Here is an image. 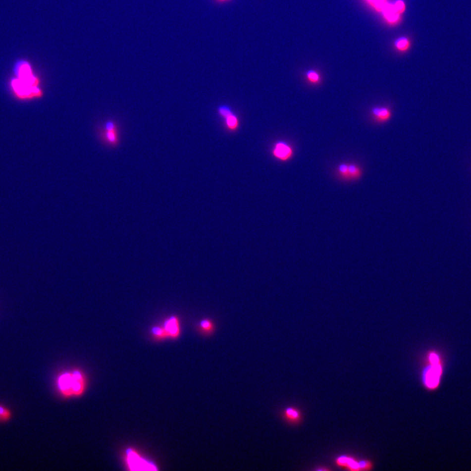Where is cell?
I'll return each mask as SVG.
<instances>
[{
    "label": "cell",
    "instance_id": "cell-1",
    "mask_svg": "<svg viewBox=\"0 0 471 471\" xmlns=\"http://www.w3.org/2000/svg\"><path fill=\"white\" fill-rule=\"evenodd\" d=\"M58 387L65 395H78L83 390V377L78 371H75L73 374L64 373L58 379Z\"/></svg>",
    "mask_w": 471,
    "mask_h": 471
},
{
    "label": "cell",
    "instance_id": "cell-2",
    "mask_svg": "<svg viewBox=\"0 0 471 471\" xmlns=\"http://www.w3.org/2000/svg\"><path fill=\"white\" fill-rule=\"evenodd\" d=\"M218 113L225 120L226 127L230 132H236L239 128V119L231 109L226 105H219L217 109Z\"/></svg>",
    "mask_w": 471,
    "mask_h": 471
},
{
    "label": "cell",
    "instance_id": "cell-3",
    "mask_svg": "<svg viewBox=\"0 0 471 471\" xmlns=\"http://www.w3.org/2000/svg\"><path fill=\"white\" fill-rule=\"evenodd\" d=\"M127 463L131 470H157L152 463L143 460L136 452L129 450L127 452Z\"/></svg>",
    "mask_w": 471,
    "mask_h": 471
},
{
    "label": "cell",
    "instance_id": "cell-4",
    "mask_svg": "<svg viewBox=\"0 0 471 471\" xmlns=\"http://www.w3.org/2000/svg\"><path fill=\"white\" fill-rule=\"evenodd\" d=\"M166 337L177 338L181 333L180 321L176 315L166 318L162 326Z\"/></svg>",
    "mask_w": 471,
    "mask_h": 471
},
{
    "label": "cell",
    "instance_id": "cell-5",
    "mask_svg": "<svg viewBox=\"0 0 471 471\" xmlns=\"http://www.w3.org/2000/svg\"><path fill=\"white\" fill-rule=\"evenodd\" d=\"M293 154L294 153L293 148L286 142L282 141L277 142L272 151L273 157L282 162H286L292 158Z\"/></svg>",
    "mask_w": 471,
    "mask_h": 471
},
{
    "label": "cell",
    "instance_id": "cell-6",
    "mask_svg": "<svg viewBox=\"0 0 471 471\" xmlns=\"http://www.w3.org/2000/svg\"><path fill=\"white\" fill-rule=\"evenodd\" d=\"M103 136L104 140L112 146H116L119 142L117 128L113 122H109L105 124Z\"/></svg>",
    "mask_w": 471,
    "mask_h": 471
},
{
    "label": "cell",
    "instance_id": "cell-7",
    "mask_svg": "<svg viewBox=\"0 0 471 471\" xmlns=\"http://www.w3.org/2000/svg\"><path fill=\"white\" fill-rule=\"evenodd\" d=\"M441 368L438 364L433 365L431 368L428 369L425 375V383L427 387L433 388L438 385L439 382Z\"/></svg>",
    "mask_w": 471,
    "mask_h": 471
},
{
    "label": "cell",
    "instance_id": "cell-8",
    "mask_svg": "<svg viewBox=\"0 0 471 471\" xmlns=\"http://www.w3.org/2000/svg\"><path fill=\"white\" fill-rule=\"evenodd\" d=\"M338 172L342 177L347 179L360 178L362 174V170L355 164H342L338 167Z\"/></svg>",
    "mask_w": 471,
    "mask_h": 471
},
{
    "label": "cell",
    "instance_id": "cell-9",
    "mask_svg": "<svg viewBox=\"0 0 471 471\" xmlns=\"http://www.w3.org/2000/svg\"><path fill=\"white\" fill-rule=\"evenodd\" d=\"M336 464L348 470L358 471L360 470L359 462L348 456H342L336 460Z\"/></svg>",
    "mask_w": 471,
    "mask_h": 471
},
{
    "label": "cell",
    "instance_id": "cell-10",
    "mask_svg": "<svg viewBox=\"0 0 471 471\" xmlns=\"http://www.w3.org/2000/svg\"><path fill=\"white\" fill-rule=\"evenodd\" d=\"M372 113L375 119L380 122L388 121L391 117V112L390 110L386 107L373 108Z\"/></svg>",
    "mask_w": 471,
    "mask_h": 471
},
{
    "label": "cell",
    "instance_id": "cell-11",
    "mask_svg": "<svg viewBox=\"0 0 471 471\" xmlns=\"http://www.w3.org/2000/svg\"><path fill=\"white\" fill-rule=\"evenodd\" d=\"M284 417L287 421L291 423H297L301 419V415L299 410L295 408H287L284 412Z\"/></svg>",
    "mask_w": 471,
    "mask_h": 471
},
{
    "label": "cell",
    "instance_id": "cell-12",
    "mask_svg": "<svg viewBox=\"0 0 471 471\" xmlns=\"http://www.w3.org/2000/svg\"><path fill=\"white\" fill-rule=\"evenodd\" d=\"M199 330L202 333L210 334L215 330V325L211 319H204L200 322Z\"/></svg>",
    "mask_w": 471,
    "mask_h": 471
},
{
    "label": "cell",
    "instance_id": "cell-13",
    "mask_svg": "<svg viewBox=\"0 0 471 471\" xmlns=\"http://www.w3.org/2000/svg\"><path fill=\"white\" fill-rule=\"evenodd\" d=\"M384 15L389 21L394 22L398 19V14L395 11L393 5H386L384 7Z\"/></svg>",
    "mask_w": 471,
    "mask_h": 471
},
{
    "label": "cell",
    "instance_id": "cell-14",
    "mask_svg": "<svg viewBox=\"0 0 471 471\" xmlns=\"http://www.w3.org/2000/svg\"><path fill=\"white\" fill-rule=\"evenodd\" d=\"M12 413L8 408L0 404V422H7L11 419Z\"/></svg>",
    "mask_w": 471,
    "mask_h": 471
},
{
    "label": "cell",
    "instance_id": "cell-15",
    "mask_svg": "<svg viewBox=\"0 0 471 471\" xmlns=\"http://www.w3.org/2000/svg\"><path fill=\"white\" fill-rule=\"evenodd\" d=\"M359 466L360 471H368L372 469V464L369 461L363 460L359 462Z\"/></svg>",
    "mask_w": 471,
    "mask_h": 471
},
{
    "label": "cell",
    "instance_id": "cell-16",
    "mask_svg": "<svg viewBox=\"0 0 471 471\" xmlns=\"http://www.w3.org/2000/svg\"><path fill=\"white\" fill-rule=\"evenodd\" d=\"M308 79L313 83H317L319 79V75L315 71L310 70L307 73Z\"/></svg>",
    "mask_w": 471,
    "mask_h": 471
},
{
    "label": "cell",
    "instance_id": "cell-17",
    "mask_svg": "<svg viewBox=\"0 0 471 471\" xmlns=\"http://www.w3.org/2000/svg\"><path fill=\"white\" fill-rule=\"evenodd\" d=\"M395 45H396L397 48L400 49V50H405L409 45V42H408L407 39L401 38L395 42Z\"/></svg>",
    "mask_w": 471,
    "mask_h": 471
},
{
    "label": "cell",
    "instance_id": "cell-18",
    "mask_svg": "<svg viewBox=\"0 0 471 471\" xmlns=\"http://www.w3.org/2000/svg\"><path fill=\"white\" fill-rule=\"evenodd\" d=\"M393 7H394L395 11L399 13V12L403 11L404 3L402 1H397L396 3L393 4Z\"/></svg>",
    "mask_w": 471,
    "mask_h": 471
},
{
    "label": "cell",
    "instance_id": "cell-19",
    "mask_svg": "<svg viewBox=\"0 0 471 471\" xmlns=\"http://www.w3.org/2000/svg\"><path fill=\"white\" fill-rule=\"evenodd\" d=\"M372 2L375 6H376V7H378V9H382L383 6H384V0H369Z\"/></svg>",
    "mask_w": 471,
    "mask_h": 471
},
{
    "label": "cell",
    "instance_id": "cell-20",
    "mask_svg": "<svg viewBox=\"0 0 471 471\" xmlns=\"http://www.w3.org/2000/svg\"><path fill=\"white\" fill-rule=\"evenodd\" d=\"M438 356L435 354H431L430 356V362H431L432 365L438 364Z\"/></svg>",
    "mask_w": 471,
    "mask_h": 471
},
{
    "label": "cell",
    "instance_id": "cell-21",
    "mask_svg": "<svg viewBox=\"0 0 471 471\" xmlns=\"http://www.w3.org/2000/svg\"><path fill=\"white\" fill-rule=\"evenodd\" d=\"M217 1H220V2H225V1H230V0H217Z\"/></svg>",
    "mask_w": 471,
    "mask_h": 471
}]
</instances>
